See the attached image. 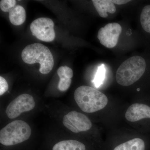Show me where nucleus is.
<instances>
[{
    "label": "nucleus",
    "mask_w": 150,
    "mask_h": 150,
    "mask_svg": "<svg viewBox=\"0 0 150 150\" xmlns=\"http://www.w3.org/2000/svg\"><path fill=\"white\" fill-rule=\"evenodd\" d=\"M125 117L128 121L133 122L150 118V106L142 103H134L127 109Z\"/></svg>",
    "instance_id": "obj_9"
},
{
    "label": "nucleus",
    "mask_w": 150,
    "mask_h": 150,
    "mask_svg": "<svg viewBox=\"0 0 150 150\" xmlns=\"http://www.w3.org/2000/svg\"><path fill=\"white\" fill-rule=\"evenodd\" d=\"M140 21L144 30L150 33V5L145 6L142 10Z\"/></svg>",
    "instance_id": "obj_14"
},
{
    "label": "nucleus",
    "mask_w": 150,
    "mask_h": 150,
    "mask_svg": "<svg viewBox=\"0 0 150 150\" xmlns=\"http://www.w3.org/2000/svg\"><path fill=\"white\" fill-rule=\"evenodd\" d=\"M144 142L139 138H135L118 145L113 150H145Z\"/></svg>",
    "instance_id": "obj_13"
},
{
    "label": "nucleus",
    "mask_w": 150,
    "mask_h": 150,
    "mask_svg": "<svg viewBox=\"0 0 150 150\" xmlns=\"http://www.w3.org/2000/svg\"><path fill=\"white\" fill-rule=\"evenodd\" d=\"M63 123L66 128L75 133L88 131L92 126L91 121L85 115L76 111L65 115Z\"/></svg>",
    "instance_id": "obj_7"
},
{
    "label": "nucleus",
    "mask_w": 150,
    "mask_h": 150,
    "mask_svg": "<svg viewBox=\"0 0 150 150\" xmlns=\"http://www.w3.org/2000/svg\"><path fill=\"white\" fill-rule=\"evenodd\" d=\"M21 57L26 64L39 63V71L43 74L50 73L54 66V57L51 51L41 43H33L25 47L22 52Z\"/></svg>",
    "instance_id": "obj_2"
},
{
    "label": "nucleus",
    "mask_w": 150,
    "mask_h": 150,
    "mask_svg": "<svg viewBox=\"0 0 150 150\" xmlns=\"http://www.w3.org/2000/svg\"><path fill=\"white\" fill-rule=\"evenodd\" d=\"M59 77L60 80L58 84V88L61 91H66L71 86L72 82L71 79L66 77L64 76H60Z\"/></svg>",
    "instance_id": "obj_16"
},
{
    "label": "nucleus",
    "mask_w": 150,
    "mask_h": 150,
    "mask_svg": "<svg viewBox=\"0 0 150 150\" xmlns=\"http://www.w3.org/2000/svg\"><path fill=\"white\" fill-rule=\"evenodd\" d=\"M58 76H64L67 78L71 79L73 76L72 70L67 66H64L59 67L57 70Z\"/></svg>",
    "instance_id": "obj_18"
},
{
    "label": "nucleus",
    "mask_w": 150,
    "mask_h": 150,
    "mask_svg": "<svg viewBox=\"0 0 150 150\" xmlns=\"http://www.w3.org/2000/svg\"><path fill=\"white\" fill-rule=\"evenodd\" d=\"M16 1L15 0H1L0 1V8L4 12H9L10 10L16 6Z\"/></svg>",
    "instance_id": "obj_17"
},
{
    "label": "nucleus",
    "mask_w": 150,
    "mask_h": 150,
    "mask_svg": "<svg viewBox=\"0 0 150 150\" xmlns=\"http://www.w3.org/2000/svg\"><path fill=\"white\" fill-rule=\"evenodd\" d=\"M8 89V85L6 80L2 77L0 76V95L2 96L7 91Z\"/></svg>",
    "instance_id": "obj_19"
},
{
    "label": "nucleus",
    "mask_w": 150,
    "mask_h": 150,
    "mask_svg": "<svg viewBox=\"0 0 150 150\" xmlns=\"http://www.w3.org/2000/svg\"><path fill=\"white\" fill-rule=\"evenodd\" d=\"M53 150H86V147L83 143L76 140H65L54 145Z\"/></svg>",
    "instance_id": "obj_12"
},
{
    "label": "nucleus",
    "mask_w": 150,
    "mask_h": 150,
    "mask_svg": "<svg viewBox=\"0 0 150 150\" xmlns=\"http://www.w3.org/2000/svg\"><path fill=\"white\" fill-rule=\"evenodd\" d=\"M92 1L100 16L103 18H106L108 16L107 12L113 14L116 12L115 4L111 1L93 0Z\"/></svg>",
    "instance_id": "obj_10"
},
{
    "label": "nucleus",
    "mask_w": 150,
    "mask_h": 150,
    "mask_svg": "<svg viewBox=\"0 0 150 150\" xmlns=\"http://www.w3.org/2000/svg\"><path fill=\"white\" fill-rule=\"evenodd\" d=\"M122 30V27L118 23H108L100 29L98 33V38L100 43L106 48H114L118 43Z\"/></svg>",
    "instance_id": "obj_8"
},
{
    "label": "nucleus",
    "mask_w": 150,
    "mask_h": 150,
    "mask_svg": "<svg viewBox=\"0 0 150 150\" xmlns=\"http://www.w3.org/2000/svg\"><path fill=\"white\" fill-rule=\"evenodd\" d=\"M31 134V128L27 123L16 120L1 129L0 143L6 146H13L26 141Z\"/></svg>",
    "instance_id": "obj_4"
},
{
    "label": "nucleus",
    "mask_w": 150,
    "mask_h": 150,
    "mask_svg": "<svg viewBox=\"0 0 150 150\" xmlns=\"http://www.w3.org/2000/svg\"><path fill=\"white\" fill-rule=\"evenodd\" d=\"M35 106V102L32 96L23 94L17 97L10 103L6 110V113L10 119L19 116L22 113L32 110Z\"/></svg>",
    "instance_id": "obj_6"
},
{
    "label": "nucleus",
    "mask_w": 150,
    "mask_h": 150,
    "mask_svg": "<svg viewBox=\"0 0 150 150\" xmlns=\"http://www.w3.org/2000/svg\"><path fill=\"white\" fill-rule=\"evenodd\" d=\"M106 73V69L103 64L101 65L98 69L93 82L96 88H98L103 83Z\"/></svg>",
    "instance_id": "obj_15"
},
{
    "label": "nucleus",
    "mask_w": 150,
    "mask_h": 150,
    "mask_svg": "<svg viewBox=\"0 0 150 150\" xmlns=\"http://www.w3.org/2000/svg\"><path fill=\"white\" fill-rule=\"evenodd\" d=\"M111 1L114 4H115L116 5L124 4L131 1H129V0H112Z\"/></svg>",
    "instance_id": "obj_20"
},
{
    "label": "nucleus",
    "mask_w": 150,
    "mask_h": 150,
    "mask_svg": "<svg viewBox=\"0 0 150 150\" xmlns=\"http://www.w3.org/2000/svg\"><path fill=\"white\" fill-rule=\"evenodd\" d=\"M146 62L141 56H135L122 63L116 71L115 78L119 84L131 85L142 77L145 73Z\"/></svg>",
    "instance_id": "obj_3"
},
{
    "label": "nucleus",
    "mask_w": 150,
    "mask_h": 150,
    "mask_svg": "<svg viewBox=\"0 0 150 150\" xmlns=\"http://www.w3.org/2000/svg\"><path fill=\"white\" fill-rule=\"evenodd\" d=\"M9 18L11 23L15 25H21L26 19L25 11L23 7L16 5L9 11Z\"/></svg>",
    "instance_id": "obj_11"
},
{
    "label": "nucleus",
    "mask_w": 150,
    "mask_h": 150,
    "mask_svg": "<svg viewBox=\"0 0 150 150\" xmlns=\"http://www.w3.org/2000/svg\"><path fill=\"white\" fill-rule=\"evenodd\" d=\"M74 96L75 101L81 110L88 113L103 109L108 103L105 95L88 86L79 87L75 90Z\"/></svg>",
    "instance_id": "obj_1"
},
{
    "label": "nucleus",
    "mask_w": 150,
    "mask_h": 150,
    "mask_svg": "<svg viewBox=\"0 0 150 150\" xmlns=\"http://www.w3.org/2000/svg\"><path fill=\"white\" fill-rule=\"evenodd\" d=\"M54 22L48 18H40L31 23L30 29L32 35L41 41L50 42L56 37Z\"/></svg>",
    "instance_id": "obj_5"
}]
</instances>
